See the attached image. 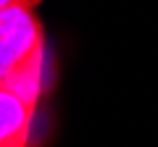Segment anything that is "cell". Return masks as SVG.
<instances>
[{
  "label": "cell",
  "mask_w": 158,
  "mask_h": 147,
  "mask_svg": "<svg viewBox=\"0 0 158 147\" xmlns=\"http://www.w3.org/2000/svg\"><path fill=\"white\" fill-rule=\"evenodd\" d=\"M45 66V34L32 6L0 8V87L13 76Z\"/></svg>",
  "instance_id": "obj_1"
},
{
  "label": "cell",
  "mask_w": 158,
  "mask_h": 147,
  "mask_svg": "<svg viewBox=\"0 0 158 147\" xmlns=\"http://www.w3.org/2000/svg\"><path fill=\"white\" fill-rule=\"evenodd\" d=\"M34 108L0 87V147H27L32 137Z\"/></svg>",
  "instance_id": "obj_2"
},
{
  "label": "cell",
  "mask_w": 158,
  "mask_h": 147,
  "mask_svg": "<svg viewBox=\"0 0 158 147\" xmlns=\"http://www.w3.org/2000/svg\"><path fill=\"white\" fill-rule=\"evenodd\" d=\"M19 3H24V6H37L40 0H0V8H8V6H19Z\"/></svg>",
  "instance_id": "obj_3"
}]
</instances>
